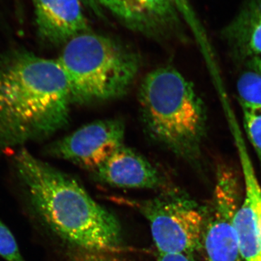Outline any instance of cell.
Instances as JSON below:
<instances>
[{
    "label": "cell",
    "mask_w": 261,
    "mask_h": 261,
    "mask_svg": "<svg viewBox=\"0 0 261 261\" xmlns=\"http://www.w3.org/2000/svg\"><path fill=\"white\" fill-rule=\"evenodd\" d=\"M39 37L53 46H64L73 38L90 32L80 0H32Z\"/></svg>",
    "instance_id": "30bf717a"
},
{
    "label": "cell",
    "mask_w": 261,
    "mask_h": 261,
    "mask_svg": "<svg viewBox=\"0 0 261 261\" xmlns=\"http://www.w3.org/2000/svg\"><path fill=\"white\" fill-rule=\"evenodd\" d=\"M13 157L29 207L68 261H129L119 221L78 180L27 148Z\"/></svg>",
    "instance_id": "6da1fadb"
},
{
    "label": "cell",
    "mask_w": 261,
    "mask_h": 261,
    "mask_svg": "<svg viewBox=\"0 0 261 261\" xmlns=\"http://www.w3.org/2000/svg\"><path fill=\"white\" fill-rule=\"evenodd\" d=\"M84 8L90 12L95 18L99 20H107V12L104 10L99 0H80Z\"/></svg>",
    "instance_id": "2e32d148"
},
{
    "label": "cell",
    "mask_w": 261,
    "mask_h": 261,
    "mask_svg": "<svg viewBox=\"0 0 261 261\" xmlns=\"http://www.w3.org/2000/svg\"><path fill=\"white\" fill-rule=\"evenodd\" d=\"M0 256L6 261L24 260L14 236L8 226L0 221Z\"/></svg>",
    "instance_id": "9a60e30c"
},
{
    "label": "cell",
    "mask_w": 261,
    "mask_h": 261,
    "mask_svg": "<svg viewBox=\"0 0 261 261\" xmlns=\"http://www.w3.org/2000/svg\"><path fill=\"white\" fill-rule=\"evenodd\" d=\"M128 30L159 42L185 39L187 24L173 0H99Z\"/></svg>",
    "instance_id": "ba28073f"
},
{
    "label": "cell",
    "mask_w": 261,
    "mask_h": 261,
    "mask_svg": "<svg viewBox=\"0 0 261 261\" xmlns=\"http://www.w3.org/2000/svg\"><path fill=\"white\" fill-rule=\"evenodd\" d=\"M237 89L240 103L261 106V70H245L239 77Z\"/></svg>",
    "instance_id": "4fadbf2b"
},
{
    "label": "cell",
    "mask_w": 261,
    "mask_h": 261,
    "mask_svg": "<svg viewBox=\"0 0 261 261\" xmlns=\"http://www.w3.org/2000/svg\"><path fill=\"white\" fill-rule=\"evenodd\" d=\"M141 118L149 137L186 162L202 157L207 113L192 82L172 66L147 73L139 92Z\"/></svg>",
    "instance_id": "3957f363"
},
{
    "label": "cell",
    "mask_w": 261,
    "mask_h": 261,
    "mask_svg": "<svg viewBox=\"0 0 261 261\" xmlns=\"http://www.w3.org/2000/svg\"><path fill=\"white\" fill-rule=\"evenodd\" d=\"M157 261H195L191 255L187 254H172V255H159Z\"/></svg>",
    "instance_id": "ac0fdd59"
},
{
    "label": "cell",
    "mask_w": 261,
    "mask_h": 261,
    "mask_svg": "<svg viewBox=\"0 0 261 261\" xmlns=\"http://www.w3.org/2000/svg\"><path fill=\"white\" fill-rule=\"evenodd\" d=\"M221 37L246 69L261 70V0H247Z\"/></svg>",
    "instance_id": "7c38bea8"
},
{
    "label": "cell",
    "mask_w": 261,
    "mask_h": 261,
    "mask_svg": "<svg viewBox=\"0 0 261 261\" xmlns=\"http://www.w3.org/2000/svg\"><path fill=\"white\" fill-rule=\"evenodd\" d=\"M94 177L109 186L122 189H144L162 192L169 184L148 160L123 145L92 171Z\"/></svg>",
    "instance_id": "9c48e42d"
},
{
    "label": "cell",
    "mask_w": 261,
    "mask_h": 261,
    "mask_svg": "<svg viewBox=\"0 0 261 261\" xmlns=\"http://www.w3.org/2000/svg\"><path fill=\"white\" fill-rule=\"evenodd\" d=\"M145 218L159 255H191L202 243L206 214L176 188L135 203Z\"/></svg>",
    "instance_id": "5b68a950"
},
{
    "label": "cell",
    "mask_w": 261,
    "mask_h": 261,
    "mask_svg": "<svg viewBox=\"0 0 261 261\" xmlns=\"http://www.w3.org/2000/svg\"><path fill=\"white\" fill-rule=\"evenodd\" d=\"M63 47L57 60L68 81L73 105L87 106L121 97L140 72L139 55L115 37L90 31Z\"/></svg>",
    "instance_id": "277c9868"
},
{
    "label": "cell",
    "mask_w": 261,
    "mask_h": 261,
    "mask_svg": "<svg viewBox=\"0 0 261 261\" xmlns=\"http://www.w3.org/2000/svg\"><path fill=\"white\" fill-rule=\"evenodd\" d=\"M173 2L177 6L182 17L186 21L190 22L195 20L197 14L190 0H173Z\"/></svg>",
    "instance_id": "e0dca14e"
},
{
    "label": "cell",
    "mask_w": 261,
    "mask_h": 261,
    "mask_svg": "<svg viewBox=\"0 0 261 261\" xmlns=\"http://www.w3.org/2000/svg\"><path fill=\"white\" fill-rule=\"evenodd\" d=\"M72 105L58 60L23 48L0 54V155L63 129L69 123Z\"/></svg>",
    "instance_id": "7a4b0ae2"
},
{
    "label": "cell",
    "mask_w": 261,
    "mask_h": 261,
    "mask_svg": "<svg viewBox=\"0 0 261 261\" xmlns=\"http://www.w3.org/2000/svg\"><path fill=\"white\" fill-rule=\"evenodd\" d=\"M240 184L232 168L219 166L202 243L206 261H244L233 218L240 205Z\"/></svg>",
    "instance_id": "8992f818"
},
{
    "label": "cell",
    "mask_w": 261,
    "mask_h": 261,
    "mask_svg": "<svg viewBox=\"0 0 261 261\" xmlns=\"http://www.w3.org/2000/svg\"><path fill=\"white\" fill-rule=\"evenodd\" d=\"M126 126L120 118L92 122L51 142L45 149L53 158L93 171L124 145Z\"/></svg>",
    "instance_id": "52a82bcc"
},
{
    "label": "cell",
    "mask_w": 261,
    "mask_h": 261,
    "mask_svg": "<svg viewBox=\"0 0 261 261\" xmlns=\"http://www.w3.org/2000/svg\"><path fill=\"white\" fill-rule=\"evenodd\" d=\"M240 104L243 110L244 128L256 153L261 170V106Z\"/></svg>",
    "instance_id": "5bb4252c"
},
{
    "label": "cell",
    "mask_w": 261,
    "mask_h": 261,
    "mask_svg": "<svg viewBox=\"0 0 261 261\" xmlns=\"http://www.w3.org/2000/svg\"><path fill=\"white\" fill-rule=\"evenodd\" d=\"M245 197L233 218L244 261H261V187L245 147L240 149Z\"/></svg>",
    "instance_id": "8fae6325"
}]
</instances>
